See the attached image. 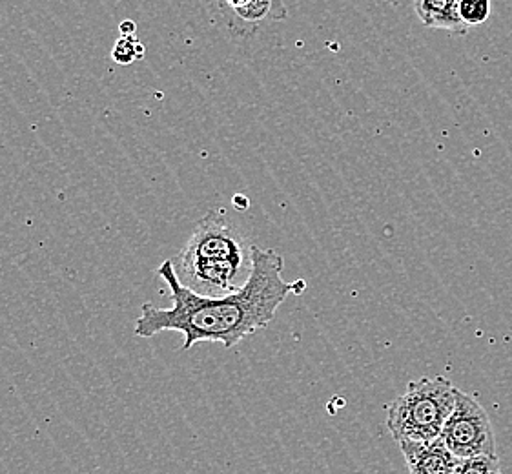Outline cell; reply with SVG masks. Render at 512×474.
I'll return each mask as SVG.
<instances>
[{
	"mask_svg": "<svg viewBox=\"0 0 512 474\" xmlns=\"http://www.w3.org/2000/svg\"><path fill=\"white\" fill-rule=\"evenodd\" d=\"M283 267L285 259L276 250L252 245V270L245 285L226 296H203L185 287L174 261L166 259L157 274L168 285L174 305L159 309L144 303L141 316L135 320V336L152 338L175 330L185 336L181 351H190L203 341L232 349L250 334L265 329L288 296L297 292V283L283 279Z\"/></svg>",
	"mask_w": 512,
	"mask_h": 474,
	"instance_id": "cell-1",
	"label": "cell"
},
{
	"mask_svg": "<svg viewBox=\"0 0 512 474\" xmlns=\"http://www.w3.org/2000/svg\"><path fill=\"white\" fill-rule=\"evenodd\" d=\"M172 261L188 289L203 296H226L241 289L250 276L252 245L223 210H210Z\"/></svg>",
	"mask_w": 512,
	"mask_h": 474,
	"instance_id": "cell-2",
	"label": "cell"
},
{
	"mask_svg": "<svg viewBox=\"0 0 512 474\" xmlns=\"http://www.w3.org/2000/svg\"><path fill=\"white\" fill-rule=\"evenodd\" d=\"M456 391L447 378H421L410 382L407 391L390 405L387 429L396 442H429L440 436L451 416Z\"/></svg>",
	"mask_w": 512,
	"mask_h": 474,
	"instance_id": "cell-3",
	"label": "cell"
},
{
	"mask_svg": "<svg viewBox=\"0 0 512 474\" xmlns=\"http://www.w3.org/2000/svg\"><path fill=\"white\" fill-rule=\"evenodd\" d=\"M441 440L458 458L476 454H496L491 418L480 402L465 392L456 391V403L443 425Z\"/></svg>",
	"mask_w": 512,
	"mask_h": 474,
	"instance_id": "cell-4",
	"label": "cell"
},
{
	"mask_svg": "<svg viewBox=\"0 0 512 474\" xmlns=\"http://www.w3.org/2000/svg\"><path fill=\"white\" fill-rule=\"evenodd\" d=\"M228 28L236 35L248 37L265 22L287 19L285 0H217Z\"/></svg>",
	"mask_w": 512,
	"mask_h": 474,
	"instance_id": "cell-5",
	"label": "cell"
},
{
	"mask_svg": "<svg viewBox=\"0 0 512 474\" xmlns=\"http://www.w3.org/2000/svg\"><path fill=\"white\" fill-rule=\"evenodd\" d=\"M405 456L407 469L412 474H456L458 456L441 440V436L429 442L401 440L396 442Z\"/></svg>",
	"mask_w": 512,
	"mask_h": 474,
	"instance_id": "cell-6",
	"label": "cell"
},
{
	"mask_svg": "<svg viewBox=\"0 0 512 474\" xmlns=\"http://www.w3.org/2000/svg\"><path fill=\"white\" fill-rule=\"evenodd\" d=\"M414 11L423 26L465 35L467 26L458 15V0H414Z\"/></svg>",
	"mask_w": 512,
	"mask_h": 474,
	"instance_id": "cell-7",
	"label": "cell"
},
{
	"mask_svg": "<svg viewBox=\"0 0 512 474\" xmlns=\"http://www.w3.org/2000/svg\"><path fill=\"white\" fill-rule=\"evenodd\" d=\"M458 15L467 28L482 26L491 17V0H458Z\"/></svg>",
	"mask_w": 512,
	"mask_h": 474,
	"instance_id": "cell-8",
	"label": "cell"
},
{
	"mask_svg": "<svg viewBox=\"0 0 512 474\" xmlns=\"http://www.w3.org/2000/svg\"><path fill=\"white\" fill-rule=\"evenodd\" d=\"M498 454H476L469 458H460L456 474H489L500 473Z\"/></svg>",
	"mask_w": 512,
	"mask_h": 474,
	"instance_id": "cell-9",
	"label": "cell"
},
{
	"mask_svg": "<svg viewBox=\"0 0 512 474\" xmlns=\"http://www.w3.org/2000/svg\"><path fill=\"white\" fill-rule=\"evenodd\" d=\"M112 59L121 64V66H128L134 61H141L139 59V39L132 35V37H123L117 39L112 48Z\"/></svg>",
	"mask_w": 512,
	"mask_h": 474,
	"instance_id": "cell-10",
	"label": "cell"
},
{
	"mask_svg": "<svg viewBox=\"0 0 512 474\" xmlns=\"http://www.w3.org/2000/svg\"><path fill=\"white\" fill-rule=\"evenodd\" d=\"M119 31H121L123 37H132V35H135V31H137V24L134 21H123L121 26H119Z\"/></svg>",
	"mask_w": 512,
	"mask_h": 474,
	"instance_id": "cell-11",
	"label": "cell"
}]
</instances>
